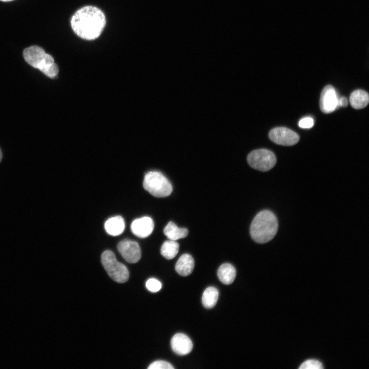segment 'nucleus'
Here are the masks:
<instances>
[{"label": "nucleus", "instance_id": "nucleus-1", "mask_svg": "<svg viewBox=\"0 0 369 369\" xmlns=\"http://www.w3.org/2000/svg\"><path fill=\"white\" fill-rule=\"evenodd\" d=\"M73 32L80 38L93 40L102 32L106 24L105 14L99 8L86 6L77 10L70 21Z\"/></svg>", "mask_w": 369, "mask_h": 369}, {"label": "nucleus", "instance_id": "nucleus-2", "mask_svg": "<svg viewBox=\"0 0 369 369\" xmlns=\"http://www.w3.org/2000/svg\"><path fill=\"white\" fill-rule=\"evenodd\" d=\"M278 228V220L275 215L270 210H262L253 218L250 226V235L255 242L265 243L275 237Z\"/></svg>", "mask_w": 369, "mask_h": 369}, {"label": "nucleus", "instance_id": "nucleus-3", "mask_svg": "<svg viewBox=\"0 0 369 369\" xmlns=\"http://www.w3.org/2000/svg\"><path fill=\"white\" fill-rule=\"evenodd\" d=\"M25 60L33 67L39 69L45 75L53 78L58 73L57 65L52 56L46 53L40 47L32 46L23 51Z\"/></svg>", "mask_w": 369, "mask_h": 369}, {"label": "nucleus", "instance_id": "nucleus-4", "mask_svg": "<svg viewBox=\"0 0 369 369\" xmlns=\"http://www.w3.org/2000/svg\"><path fill=\"white\" fill-rule=\"evenodd\" d=\"M143 187L156 197H165L171 194L172 186L170 181L160 172L150 171L145 176Z\"/></svg>", "mask_w": 369, "mask_h": 369}, {"label": "nucleus", "instance_id": "nucleus-5", "mask_svg": "<svg viewBox=\"0 0 369 369\" xmlns=\"http://www.w3.org/2000/svg\"><path fill=\"white\" fill-rule=\"evenodd\" d=\"M101 263L109 276L118 283L126 282L129 277L127 267L118 262L114 254L110 250L105 251L101 256Z\"/></svg>", "mask_w": 369, "mask_h": 369}, {"label": "nucleus", "instance_id": "nucleus-6", "mask_svg": "<svg viewBox=\"0 0 369 369\" xmlns=\"http://www.w3.org/2000/svg\"><path fill=\"white\" fill-rule=\"evenodd\" d=\"M247 161L253 169L265 172L275 166L277 159L272 151L266 149H260L251 152L248 155Z\"/></svg>", "mask_w": 369, "mask_h": 369}, {"label": "nucleus", "instance_id": "nucleus-7", "mask_svg": "<svg viewBox=\"0 0 369 369\" xmlns=\"http://www.w3.org/2000/svg\"><path fill=\"white\" fill-rule=\"evenodd\" d=\"M269 138L274 143L285 146L296 144L299 140V135L285 127H276L272 129L269 133Z\"/></svg>", "mask_w": 369, "mask_h": 369}, {"label": "nucleus", "instance_id": "nucleus-8", "mask_svg": "<svg viewBox=\"0 0 369 369\" xmlns=\"http://www.w3.org/2000/svg\"><path fill=\"white\" fill-rule=\"evenodd\" d=\"M338 100L335 88L331 85L326 86L321 92L319 100L321 111L325 114L334 112L339 108Z\"/></svg>", "mask_w": 369, "mask_h": 369}, {"label": "nucleus", "instance_id": "nucleus-9", "mask_svg": "<svg viewBox=\"0 0 369 369\" xmlns=\"http://www.w3.org/2000/svg\"><path fill=\"white\" fill-rule=\"evenodd\" d=\"M117 247L122 257L127 262L134 263L140 260L141 250L137 242L125 239L119 242Z\"/></svg>", "mask_w": 369, "mask_h": 369}, {"label": "nucleus", "instance_id": "nucleus-10", "mask_svg": "<svg viewBox=\"0 0 369 369\" xmlns=\"http://www.w3.org/2000/svg\"><path fill=\"white\" fill-rule=\"evenodd\" d=\"M154 222L151 218L144 216L133 221L131 224L132 232L137 237L146 238L153 232Z\"/></svg>", "mask_w": 369, "mask_h": 369}, {"label": "nucleus", "instance_id": "nucleus-11", "mask_svg": "<svg viewBox=\"0 0 369 369\" xmlns=\"http://www.w3.org/2000/svg\"><path fill=\"white\" fill-rule=\"evenodd\" d=\"M173 351L179 355H186L191 352L193 348V343L191 339L183 333H177L171 340Z\"/></svg>", "mask_w": 369, "mask_h": 369}, {"label": "nucleus", "instance_id": "nucleus-12", "mask_svg": "<svg viewBox=\"0 0 369 369\" xmlns=\"http://www.w3.org/2000/svg\"><path fill=\"white\" fill-rule=\"evenodd\" d=\"M194 267V259L192 256L188 254L182 255L175 264L176 271L182 276H187L191 274Z\"/></svg>", "mask_w": 369, "mask_h": 369}, {"label": "nucleus", "instance_id": "nucleus-13", "mask_svg": "<svg viewBox=\"0 0 369 369\" xmlns=\"http://www.w3.org/2000/svg\"><path fill=\"white\" fill-rule=\"evenodd\" d=\"M125 221L120 216H116L109 218L105 223L106 231L112 236L120 235L124 231Z\"/></svg>", "mask_w": 369, "mask_h": 369}, {"label": "nucleus", "instance_id": "nucleus-14", "mask_svg": "<svg viewBox=\"0 0 369 369\" xmlns=\"http://www.w3.org/2000/svg\"><path fill=\"white\" fill-rule=\"evenodd\" d=\"M349 101L351 106L356 109H361L367 106L369 102V95L364 90L358 89L350 95Z\"/></svg>", "mask_w": 369, "mask_h": 369}, {"label": "nucleus", "instance_id": "nucleus-15", "mask_svg": "<svg viewBox=\"0 0 369 369\" xmlns=\"http://www.w3.org/2000/svg\"><path fill=\"white\" fill-rule=\"evenodd\" d=\"M217 276L223 284H230L235 278L236 270L231 264L223 263L218 269Z\"/></svg>", "mask_w": 369, "mask_h": 369}, {"label": "nucleus", "instance_id": "nucleus-16", "mask_svg": "<svg viewBox=\"0 0 369 369\" xmlns=\"http://www.w3.org/2000/svg\"><path fill=\"white\" fill-rule=\"evenodd\" d=\"M165 235L170 239L176 241L187 236L188 231L186 228H178L173 222H169L163 229Z\"/></svg>", "mask_w": 369, "mask_h": 369}, {"label": "nucleus", "instance_id": "nucleus-17", "mask_svg": "<svg viewBox=\"0 0 369 369\" xmlns=\"http://www.w3.org/2000/svg\"><path fill=\"white\" fill-rule=\"evenodd\" d=\"M218 298V291L213 286L207 288L203 293L202 302L203 305L207 308H213L217 301Z\"/></svg>", "mask_w": 369, "mask_h": 369}, {"label": "nucleus", "instance_id": "nucleus-18", "mask_svg": "<svg viewBox=\"0 0 369 369\" xmlns=\"http://www.w3.org/2000/svg\"><path fill=\"white\" fill-rule=\"evenodd\" d=\"M179 248V244L176 241L169 239L163 243L160 249V253L165 258L172 259L177 254Z\"/></svg>", "mask_w": 369, "mask_h": 369}, {"label": "nucleus", "instance_id": "nucleus-19", "mask_svg": "<svg viewBox=\"0 0 369 369\" xmlns=\"http://www.w3.org/2000/svg\"><path fill=\"white\" fill-rule=\"evenodd\" d=\"M323 368L322 363L315 359L306 360L299 367L300 369H322Z\"/></svg>", "mask_w": 369, "mask_h": 369}, {"label": "nucleus", "instance_id": "nucleus-20", "mask_svg": "<svg viewBox=\"0 0 369 369\" xmlns=\"http://www.w3.org/2000/svg\"><path fill=\"white\" fill-rule=\"evenodd\" d=\"M147 289L153 293L159 291L161 288V282L155 278H150L146 283Z\"/></svg>", "mask_w": 369, "mask_h": 369}, {"label": "nucleus", "instance_id": "nucleus-21", "mask_svg": "<svg viewBox=\"0 0 369 369\" xmlns=\"http://www.w3.org/2000/svg\"><path fill=\"white\" fill-rule=\"evenodd\" d=\"M148 369H173L174 367L169 362L158 360L152 363L148 367Z\"/></svg>", "mask_w": 369, "mask_h": 369}, {"label": "nucleus", "instance_id": "nucleus-22", "mask_svg": "<svg viewBox=\"0 0 369 369\" xmlns=\"http://www.w3.org/2000/svg\"><path fill=\"white\" fill-rule=\"evenodd\" d=\"M298 125L302 128H310L314 125V120L312 117H306L299 121Z\"/></svg>", "mask_w": 369, "mask_h": 369}, {"label": "nucleus", "instance_id": "nucleus-23", "mask_svg": "<svg viewBox=\"0 0 369 369\" xmlns=\"http://www.w3.org/2000/svg\"><path fill=\"white\" fill-rule=\"evenodd\" d=\"M348 105V101L345 97L342 96L339 98L338 107H346Z\"/></svg>", "mask_w": 369, "mask_h": 369}, {"label": "nucleus", "instance_id": "nucleus-24", "mask_svg": "<svg viewBox=\"0 0 369 369\" xmlns=\"http://www.w3.org/2000/svg\"><path fill=\"white\" fill-rule=\"evenodd\" d=\"M2 159V153L0 149V162L1 161Z\"/></svg>", "mask_w": 369, "mask_h": 369}, {"label": "nucleus", "instance_id": "nucleus-25", "mask_svg": "<svg viewBox=\"0 0 369 369\" xmlns=\"http://www.w3.org/2000/svg\"><path fill=\"white\" fill-rule=\"evenodd\" d=\"M0 1H3V2H9V1H12V0H0Z\"/></svg>", "mask_w": 369, "mask_h": 369}]
</instances>
